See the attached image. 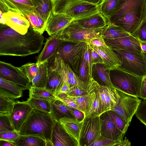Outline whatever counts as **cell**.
I'll list each match as a JSON object with an SVG mask.
<instances>
[{"mask_svg":"<svg viewBox=\"0 0 146 146\" xmlns=\"http://www.w3.org/2000/svg\"><path fill=\"white\" fill-rule=\"evenodd\" d=\"M19 68L31 83L33 79L38 72L39 64L36 62L28 63L22 65Z\"/></svg>","mask_w":146,"mask_h":146,"instance_id":"f35d334b","label":"cell"},{"mask_svg":"<svg viewBox=\"0 0 146 146\" xmlns=\"http://www.w3.org/2000/svg\"><path fill=\"white\" fill-rule=\"evenodd\" d=\"M20 135L16 131L0 133V140H3L14 142Z\"/></svg>","mask_w":146,"mask_h":146,"instance_id":"c3c4849f","label":"cell"},{"mask_svg":"<svg viewBox=\"0 0 146 146\" xmlns=\"http://www.w3.org/2000/svg\"><path fill=\"white\" fill-rule=\"evenodd\" d=\"M70 88V85L68 83L64 82L63 86L60 90L55 95L59 93L67 94Z\"/></svg>","mask_w":146,"mask_h":146,"instance_id":"9f6ffc18","label":"cell"},{"mask_svg":"<svg viewBox=\"0 0 146 146\" xmlns=\"http://www.w3.org/2000/svg\"><path fill=\"white\" fill-rule=\"evenodd\" d=\"M67 107L71 113L75 118L80 121L84 120L85 118V114L83 112L77 109Z\"/></svg>","mask_w":146,"mask_h":146,"instance_id":"816d5d0a","label":"cell"},{"mask_svg":"<svg viewBox=\"0 0 146 146\" xmlns=\"http://www.w3.org/2000/svg\"><path fill=\"white\" fill-rule=\"evenodd\" d=\"M89 44L90 47L97 52L101 57L103 64L106 70L110 71L119 69L121 65V62L111 47L108 45L97 47L90 44Z\"/></svg>","mask_w":146,"mask_h":146,"instance_id":"e0dca14e","label":"cell"},{"mask_svg":"<svg viewBox=\"0 0 146 146\" xmlns=\"http://www.w3.org/2000/svg\"><path fill=\"white\" fill-rule=\"evenodd\" d=\"M102 113L101 101L99 92L96 88L95 90L89 94L87 108L85 113V118L101 115Z\"/></svg>","mask_w":146,"mask_h":146,"instance_id":"484cf974","label":"cell"},{"mask_svg":"<svg viewBox=\"0 0 146 146\" xmlns=\"http://www.w3.org/2000/svg\"><path fill=\"white\" fill-rule=\"evenodd\" d=\"M0 77L29 90L31 83L19 67L3 61H0Z\"/></svg>","mask_w":146,"mask_h":146,"instance_id":"8fae6325","label":"cell"},{"mask_svg":"<svg viewBox=\"0 0 146 146\" xmlns=\"http://www.w3.org/2000/svg\"><path fill=\"white\" fill-rule=\"evenodd\" d=\"M90 3L99 5L102 0H79Z\"/></svg>","mask_w":146,"mask_h":146,"instance_id":"680465c9","label":"cell"},{"mask_svg":"<svg viewBox=\"0 0 146 146\" xmlns=\"http://www.w3.org/2000/svg\"><path fill=\"white\" fill-rule=\"evenodd\" d=\"M100 115L84 118L80 136V146H90L100 136Z\"/></svg>","mask_w":146,"mask_h":146,"instance_id":"30bf717a","label":"cell"},{"mask_svg":"<svg viewBox=\"0 0 146 146\" xmlns=\"http://www.w3.org/2000/svg\"><path fill=\"white\" fill-rule=\"evenodd\" d=\"M123 139L121 140H113L101 135L97 140L90 146H121V143Z\"/></svg>","mask_w":146,"mask_h":146,"instance_id":"b9f144b4","label":"cell"},{"mask_svg":"<svg viewBox=\"0 0 146 146\" xmlns=\"http://www.w3.org/2000/svg\"><path fill=\"white\" fill-rule=\"evenodd\" d=\"M90 93L81 96H70L76 101L79 110L83 112L84 114L86 109Z\"/></svg>","mask_w":146,"mask_h":146,"instance_id":"bcb514c9","label":"cell"},{"mask_svg":"<svg viewBox=\"0 0 146 146\" xmlns=\"http://www.w3.org/2000/svg\"><path fill=\"white\" fill-rule=\"evenodd\" d=\"M61 32L57 33L47 39L41 52L38 55L36 62L42 63L50 60L55 54L64 42L61 38Z\"/></svg>","mask_w":146,"mask_h":146,"instance_id":"2e32d148","label":"cell"},{"mask_svg":"<svg viewBox=\"0 0 146 146\" xmlns=\"http://www.w3.org/2000/svg\"><path fill=\"white\" fill-rule=\"evenodd\" d=\"M137 119L146 127V100L141 102L135 114Z\"/></svg>","mask_w":146,"mask_h":146,"instance_id":"f6af8a7d","label":"cell"},{"mask_svg":"<svg viewBox=\"0 0 146 146\" xmlns=\"http://www.w3.org/2000/svg\"><path fill=\"white\" fill-rule=\"evenodd\" d=\"M46 145L45 146H54L53 145L52 142L51 141L46 140L45 141Z\"/></svg>","mask_w":146,"mask_h":146,"instance_id":"94428289","label":"cell"},{"mask_svg":"<svg viewBox=\"0 0 146 146\" xmlns=\"http://www.w3.org/2000/svg\"><path fill=\"white\" fill-rule=\"evenodd\" d=\"M145 6H146V0H145Z\"/></svg>","mask_w":146,"mask_h":146,"instance_id":"be15d7a7","label":"cell"},{"mask_svg":"<svg viewBox=\"0 0 146 146\" xmlns=\"http://www.w3.org/2000/svg\"><path fill=\"white\" fill-rule=\"evenodd\" d=\"M51 141L54 146H79L78 142L66 132L59 121L52 128Z\"/></svg>","mask_w":146,"mask_h":146,"instance_id":"ac0fdd59","label":"cell"},{"mask_svg":"<svg viewBox=\"0 0 146 146\" xmlns=\"http://www.w3.org/2000/svg\"><path fill=\"white\" fill-rule=\"evenodd\" d=\"M39 64V70L38 74L33 79L31 86L45 88L47 79L49 61H46Z\"/></svg>","mask_w":146,"mask_h":146,"instance_id":"f546056e","label":"cell"},{"mask_svg":"<svg viewBox=\"0 0 146 146\" xmlns=\"http://www.w3.org/2000/svg\"><path fill=\"white\" fill-rule=\"evenodd\" d=\"M145 5V0H119L116 11L109 20L110 23L132 34L142 20Z\"/></svg>","mask_w":146,"mask_h":146,"instance_id":"7a4b0ae2","label":"cell"},{"mask_svg":"<svg viewBox=\"0 0 146 146\" xmlns=\"http://www.w3.org/2000/svg\"><path fill=\"white\" fill-rule=\"evenodd\" d=\"M88 43L97 47L104 46L107 45L102 36L92 38Z\"/></svg>","mask_w":146,"mask_h":146,"instance_id":"f5cc1de1","label":"cell"},{"mask_svg":"<svg viewBox=\"0 0 146 146\" xmlns=\"http://www.w3.org/2000/svg\"><path fill=\"white\" fill-rule=\"evenodd\" d=\"M104 39L113 50H122L135 53H143L140 41L131 34L124 37Z\"/></svg>","mask_w":146,"mask_h":146,"instance_id":"4fadbf2b","label":"cell"},{"mask_svg":"<svg viewBox=\"0 0 146 146\" xmlns=\"http://www.w3.org/2000/svg\"><path fill=\"white\" fill-rule=\"evenodd\" d=\"M88 44L84 42L74 43L63 42L55 54L50 60L56 56H59L69 65L75 73H78Z\"/></svg>","mask_w":146,"mask_h":146,"instance_id":"5b68a950","label":"cell"},{"mask_svg":"<svg viewBox=\"0 0 146 146\" xmlns=\"http://www.w3.org/2000/svg\"><path fill=\"white\" fill-rule=\"evenodd\" d=\"M30 24V27L35 31L42 34L45 31L46 21L34 12L26 16Z\"/></svg>","mask_w":146,"mask_h":146,"instance_id":"836d02e7","label":"cell"},{"mask_svg":"<svg viewBox=\"0 0 146 146\" xmlns=\"http://www.w3.org/2000/svg\"><path fill=\"white\" fill-rule=\"evenodd\" d=\"M93 66L94 70L105 85L115 88L111 80L110 74V71L106 70L103 64H94Z\"/></svg>","mask_w":146,"mask_h":146,"instance_id":"8d00e7d4","label":"cell"},{"mask_svg":"<svg viewBox=\"0 0 146 146\" xmlns=\"http://www.w3.org/2000/svg\"><path fill=\"white\" fill-rule=\"evenodd\" d=\"M59 100L67 106L79 110L76 101L71 96L68 94L66 97Z\"/></svg>","mask_w":146,"mask_h":146,"instance_id":"f907efd6","label":"cell"},{"mask_svg":"<svg viewBox=\"0 0 146 146\" xmlns=\"http://www.w3.org/2000/svg\"><path fill=\"white\" fill-rule=\"evenodd\" d=\"M64 83L61 75L49 65L47 81L45 88L54 95L60 90Z\"/></svg>","mask_w":146,"mask_h":146,"instance_id":"4316f807","label":"cell"},{"mask_svg":"<svg viewBox=\"0 0 146 146\" xmlns=\"http://www.w3.org/2000/svg\"><path fill=\"white\" fill-rule=\"evenodd\" d=\"M74 21L82 27L89 29L106 27L110 23L108 19L100 12L89 17Z\"/></svg>","mask_w":146,"mask_h":146,"instance_id":"603a6c76","label":"cell"},{"mask_svg":"<svg viewBox=\"0 0 146 146\" xmlns=\"http://www.w3.org/2000/svg\"><path fill=\"white\" fill-rule=\"evenodd\" d=\"M8 11L21 14L26 17L34 12L36 8L31 0H0Z\"/></svg>","mask_w":146,"mask_h":146,"instance_id":"44dd1931","label":"cell"},{"mask_svg":"<svg viewBox=\"0 0 146 146\" xmlns=\"http://www.w3.org/2000/svg\"><path fill=\"white\" fill-rule=\"evenodd\" d=\"M113 50L121 62L119 69L141 77L146 75V60L143 53H136L122 50Z\"/></svg>","mask_w":146,"mask_h":146,"instance_id":"ba28073f","label":"cell"},{"mask_svg":"<svg viewBox=\"0 0 146 146\" xmlns=\"http://www.w3.org/2000/svg\"><path fill=\"white\" fill-rule=\"evenodd\" d=\"M117 90L119 95V101L111 110L117 113L127 124L129 125L141 100L137 97Z\"/></svg>","mask_w":146,"mask_h":146,"instance_id":"9c48e42d","label":"cell"},{"mask_svg":"<svg viewBox=\"0 0 146 146\" xmlns=\"http://www.w3.org/2000/svg\"><path fill=\"white\" fill-rule=\"evenodd\" d=\"M91 54L93 66L94 64H103L101 57L97 52L91 48Z\"/></svg>","mask_w":146,"mask_h":146,"instance_id":"db71d44e","label":"cell"},{"mask_svg":"<svg viewBox=\"0 0 146 146\" xmlns=\"http://www.w3.org/2000/svg\"><path fill=\"white\" fill-rule=\"evenodd\" d=\"M33 110L27 101L15 102L13 111L10 116L15 131L19 132Z\"/></svg>","mask_w":146,"mask_h":146,"instance_id":"5bb4252c","label":"cell"},{"mask_svg":"<svg viewBox=\"0 0 146 146\" xmlns=\"http://www.w3.org/2000/svg\"><path fill=\"white\" fill-rule=\"evenodd\" d=\"M53 13L64 14L74 20L99 12V5L79 0H52Z\"/></svg>","mask_w":146,"mask_h":146,"instance_id":"277c9868","label":"cell"},{"mask_svg":"<svg viewBox=\"0 0 146 146\" xmlns=\"http://www.w3.org/2000/svg\"><path fill=\"white\" fill-rule=\"evenodd\" d=\"M25 88L13 82L0 77V95L14 99L22 96Z\"/></svg>","mask_w":146,"mask_h":146,"instance_id":"d4e9b609","label":"cell"},{"mask_svg":"<svg viewBox=\"0 0 146 146\" xmlns=\"http://www.w3.org/2000/svg\"><path fill=\"white\" fill-rule=\"evenodd\" d=\"M143 54L145 58V59L146 60V53H143Z\"/></svg>","mask_w":146,"mask_h":146,"instance_id":"6125c7cd","label":"cell"},{"mask_svg":"<svg viewBox=\"0 0 146 146\" xmlns=\"http://www.w3.org/2000/svg\"><path fill=\"white\" fill-rule=\"evenodd\" d=\"M42 34L30 27L22 35L6 25H0V55L26 56L38 53L44 44Z\"/></svg>","mask_w":146,"mask_h":146,"instance_id":"6da1fadb","label":"cell"},{"mask_svg":"<svg viewBox=\"0 0 146 146\" xmlns=\"http://www.w3.org/2000/svg\"><path fill=\"white\" fill-rule=\"evenodd\" d=\"M0 146H16L13 142L8 141L0 140Z\"/></svg>","mask_w":146,"mask_h":146,"instance_id":"6f0895ef","label":"cell"},{"mask_svg":"<svg viewBox=\"0 0 146 146\" xmlns=\"http://www.w3.org/2000/svg\"><path fill=\"white\" fill-rule=\"evenodd\" d=\"M96 90L100 95L102 113L111 110L116 106L119 98V95L117 89L101 85L98 82Z\"/></svg>","mask_w":146,"mask_h":146,"instance_id":"9a60e30c","label":"cell"},{"mask_svg":"<svg viewBox=\"0 0 146 146\" xmlns=\"http://www.w3.org/2000/svg\"><path fill=\"white\" fill-rule=\"evenodd\" d=\"M27 101L33 109L50 114L51 111L50 101L30 97Z\"/></svg>","mask_w":146,"mask_h":146,"instance_id":"e575fe53","label":"cell"},{"mask_svg":"<svg viewBox=\"0 0 146 146\" xmlns=\"http://www.w3.org/2000/svg\"><path fill=\"white\" fill-rule=\"evenodd\" d=\"M107 111L112 121L124 135L129 125L127 124L122 118L114 111L111 110Z\"/></svg>","mask_w":146,"mask_h":146,"instance_id":"ab89813d","label":"cell"},{"mask_svg":"<svg viewBox=\"0 0 146 146\" xmlns=\"http://www.w3.org/2000/svg\"><path fill=\"white\" fill-rule=\"evenodd\" d=\"M100 118L102 136L114 140H121L123 139L124 135L112 121L107 111L100 115Z\"/></svg>","mask_w":146,"mask_h":146,"instance_id":"ffe728a7","label":"cell"},{"mask_svg":"<svg viewBox=\"0 0 146 146\" xmlns=\"http://www.w3.org/2000/svg\"><path fill=\"white\" fill-rule=\"evenodd\" d=\"M84 57L88 67L90 80H91L93 78L92 73L93 66L91 58V48L88 43L85 52Z\"/></svg>","mask_w":146,"mask_h":146,"instance_id":"7dc6e473","label":"cell"},{"mask_svg":"<svg viewBox=\"0 0 146 146\" xmlns=\"http://www.w3.org/2000/svg\"><path fill=\"white\" fill-rule=\"evenodd\" d=\"M89 93L78 85H73L70 86L69 90L67 94L71 96H78L87 95Z\"/></svg>","mask_w":146,"mask_h":146,"instance_id":"681fc988","label":"cell"},{"mask_svg":"<svg viewBox=\"0 0 146 146\" xmlns=\"http://www.w3.org/2000/svg\"><path fill=\"white\" fill-rule=\"evenodd\" d=\"M107 26L96 29L85 28L73 20L61 32V38L64 42L88 43L92 38L102 37Z\"/></svg>","mask_w":146,"mask_h":146,"instance_id":"52a82bcc","label":"cell"},{"mask_svg":"<svg viewBox=\"0 0 146 146\" xmlns=\"http://www.w3.org/2000/svg\"><path fill=\"white\" fill-rule=\"evenodd\" d=\"M55 121L50 114L33 109L19 132L20 135L40 137L51 141V134Z\"/></svg>","mask_w":146,"mask_h":146,"instance_id":"3957f363","label":"cell"},{"mask_svg":"<svg viewBox=\"0 0 146 146\" xmlns=\"http://www.w3.org/2000/svg\"><path fill=\"white\" fill-rule=\"evenodd\" d=\"M141 48L142 52L146 53V43L140 41Z\"/></svg>","mask_w":146,"mask_h":146,"instance_id":"91938a15","label":"cell"},{"mask_svg":"<svg viewBox=\"0 0 146 146\" xmlns=\"http://www.w3.org/2000/svg\"><path fill=\"white\" fill-rule=\"evenodd\" d=\"M73 20L64 14L52 12L46 21L45 31L50 36L61 32Z\"/></svg>","mask_w":146,"mask_h":146,"instance_id":"d6986e66","label":"cell"},{"mask_svg":"<svg viewBox=\"0 0 146 146\" xmlns=\"http://www.w3.org/2000/svg\"><path fill=\"white\" fill-rule=\"evenodd\" d=\"M78 74L79 79L87 86L90 80L89 68L84 57L81 61Z\"/></svg>","mask_w":146,"mask_h":146,"instance_id":"7bdbcfd3","label":"cell"},{"mask_svg":"<svg viewBox=\"0 0 146 146\" xmlns=\"http://www.w3.org/2000/svg\"><path fill=\"white\" fill-rule=\"evenodd\" d=\"M83 120L80 121L70 117H64L59 120L66 132L76 141L79 146H80V138Z\"/></svg>","mask_w":146,"mask_h":146,"instance_id":"cb8c5ba5","label":"cell"},{"mask_svg":"<svg viewBox=\"0 0 146 146\" xmlns=\"http://www.w3.org/2000/svg\"><path fill=\"white\" fill-rule=\"evenodd\" d=\"M119 4V0H102L98 5L99 12L109 20L116 11Z\"/></svg>","mask_w":146,"mask_h":146,"instance_id":"4dcf8cb0","label":"cell"},{"mask_svg":"<svg viewBox=\"0 0 146 146\" xmlns=\"http://www.w3.org/2000/svg\"><path fill=\"white\" fill-rule=\"evenodd\" d=\"M36 8L34 12L46 21L53 9L52 0H31Z\"/></svg>","mask_w":146,"mask_h":146,"instance_id":"f1b7e54d","label":"cell"},{"mask_svg":"<svg viewBox=\"0 0 146 146\" xmlns=\"http://www.w3.org/2000/svg\"><path fill=\"white\" fill-rule=\"evenodd\" d=\"M140 98L146 100V75L143 77L140 89Z\"/></svg>","mask_w":146,"mask_h":146,"instance_id":"11a10c76","label":"cell"},{"mask_svg":"<svg viewBox=\"0 0 146 146\" xmlns=\"http://www.w3.org/2000/svg\"><path fill=\"white\" fill-rule=\"evenodd\" d=\"M15 102L13 99L0 95V115H10Z\"/></svg>","mask_w":146,"mask_h":146,"instance_id":"74e56055","label":"cell"},{"mask_svg":"<svg viewBox=\"0 0 146 146\" xmlns=\"http://www.w3.org/2000/svg\"><path fill=\"white\" fill-rule=\"evenodd\" d=\"M51 106L50 114L55 121L64 117H73L68 107L60 100L55 98L50 101Z\"/></svg>","mask_w":146,"mask_h":146,"instance_id":"83f0119b","label":"cell"},{"mask_svg":"<svg viewBox=\"0 0 146 146\" xmlns=\"http://www.w3.org/2000/svg\"><path fill=\"white\" fill-rule=\"evenodd\" d=\"M29 97L51 101L55 98L54 95L51 92L45 88L33 87L31 86L29 90Z\"/></svg>","mask_w":146,"mask_h":146,"instance_id":"d590c367","label":"cell"},{"mask_svg":"<svg viewBox=\"0 0 146 146\" xmlns=\"http://www.w3.org/2000/svg\"><path fill=\"white\" fill-rule=\"evenodd\" d=\"M110 71L111 80L116 89L140 98V89L143 77L119 69Z\"/></svg>","mask_w":146,"mask_h":146,"instance_id":"8992f818","label":"cell"},{"mask_svg":"<svg viewBox=\"0 0 146 146\" xmlns=\"http://www.w3.org/2000/svg\"><path fill=\"white\" fill-rule=\"evenodd\" d=\"M15 131L10 115H0V133Z\"/></svg>","mask_w":146,"mask_h":146,"instance_id":"ee69618b","label":"cell"},{"mask_svg":"<svg viewBox=\"0 0 146 146\" xmlns=\"http://www.w3.org/2000/svg\"><path fill=\"white\" fill-rule=\"evenodd\" d=\"M16 146H45V141L35 136L20 135L14 141Z\"/></svg>","mask_w":146,"mask_h":146,"instance_id":"1f68e13d","label":"cell"},{"mask_svg":"<svg viewBox=\"0 0 146 146\" xmlns=\"http://www.w3.org/2000/svg\"><path fill=\"white\" fill-rule=\"evenodd\" d=\"M140 41L146 43V8H144L143 19L135 31L131 34Z\"/></svg>","mask_w":146,"mask_h":146,"instance_id":"60d3db41","label":"cell"},{"mask_svg":"<svg viewBox=\"0 0 146 146\" xmlns=\"http://www.w3.org/2000/svg\"><path fill=\"white\" fill-rule=\"evenodd\" d=\"M51 66L61 75L64 82L67 83L70 80L81 81L69 65L60 57L56 56L49 61Z\"/></svg>","mask_w":146,"mask_h":146,"instance_id":"7402d4cb","label":"cell"},{"mask_svg":"<svg viewBox=\"0 0 146 146\" xmlns=\"http://www.w3.org/2000/svg\"><path fill=\"white\" fill-rule=\"evenodd\" d=\"M0 23L7 25L22 35L27 33L30 26L25 17L21 13L11 11L0 14Z\"/></svg>","mask_w":146,"mask_h":146,"instance_id":"7c38bea8","label":"cell"},{"mask_svg":"<svg viewBox=\"0 0 146 146\" xmlns=\"http://www.w3.org/2000/svg\"><path fill=\"white\" fill-rule=\"evenodd\" d=\"M130 35L120 27L109 23L104 31L102 37L104 39H113L125 37Z\"/></svg>","mask_w":146,"mask_h":146,"instance_id":"d6a6232c","label":"cell"}]
</instances>
